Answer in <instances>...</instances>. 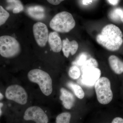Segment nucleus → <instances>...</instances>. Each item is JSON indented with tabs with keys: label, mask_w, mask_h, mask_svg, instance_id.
I'll return each mask as SVG.
<instances>
[{
	"label": "nucleus",
	"mask_w": 123,
	"mask_h": 123,
	"mask_svg": "<svg viewBox=\"0 0 123 123\" xmlns=\"http://www.w3.org/2000/svg\"><path fill=\"white\" fill-rule=\"evenodd\" d=\"M111 123H123V118L120 117H116Z\"/></svg>",
	"instance_id": "24"
},
{
	"label": "nucleus",
	"mask_w": 123,
	"mask_h": 123,
	"mask_svg": "<svg viewBox=\"0 0 123 123\" xmlns=\"http://www.w3.org/2000/svg\"><path fill=\"white\" fill-rule=\"evenodd\" d=\"M44 9L40 6H30L27 9V13L31 17L37 20H41L45 17Z\"/></svg>",
	"instance_id": "13"
},
{
	"label": "nucleus",
	"mask_w": 123,
	"mask_h": 123,
	"mask_svg": "<svg viewBox=\"0 0 123 123\" xmlns=\"http://www.w3.org/2000/svg\"><path fill=\"white\" fill-rule=\"evenodd\" d=\"M82 82L86 85L91 86L94 85L101 77V70L98 68L88 69L82 72Z\"/></svg>",
	"instance_id": "9"
},
{
	"label": "nucleus",
	"mask_w": 123,
	"mask_h": 123,
	"mask_svg": "<svg viewBox=\"0 0 123 123\" xmlns=\"http://www.w3.org/2000/svg\"><path fill=\"white\" fill-rule=\"evenodd\" d=\"M75 21L70 13L63 11L57 14L50 23V27L53 30L60 33H68L75 27Z\"/></svg>",
	"instance_id": "2"
},
{
	"label": "nucleus",
	"mask_w": 123,
	"mask_h": 123,
	"mask_svg": "<svg viewBox=\"0 0 123 123\" xmlns=\"http://www.w3.org/2000/svg\"><path fill=\"white\" fill-rule=\"evenodd\" d=\"M8 6L6 10H12L13 13H18L24 10V7L20 0H6Z\"/></svg>",
	"instance_id": "15"
},
{
	"label": "nucleus",
	"mask_w": 123,
	"mask_h": 123,
	"mask_svg": "<svg viewBox=\"0 0 123 123\" xmlns=\"http://www.w3.org/2000/svg\"><path fill=\"white\" fill-rule=\"evenodd\" d=\"M68 86L78 98L80 99L84 98L85 95V92L80 86L72 82H68Z\"/></svg>",
	"instance_id": "17"
},
{
	"label": "nucleus",
	"mask_w": 123,
	"mask_h": 123,
	"mask_svg": "<svg viewBox=\"0 0 123 123\" xmlns=\"http://www.w3.org/2000/svg\"><path fill=\"white\" fill-rule=\"evenodd\" d=\"M3 104L2 103H0V117L1 116L2 114V111H1V108L3 107Z\"/></svg>",
	"instance_id": "27"
},
{
	"label": "nucleus",
	"mask_w": 123,
	"mask_h": 123,
	"mask_svg": "<svg viewBox=\"0 0 123 123\" xmlns=\"http://www.w3.org/2000/svg\"><path fill=\"white\" fill-rule=\"evenodd\" d=\"M9 16V13L0 6V26L5 23Z\"/></svg>",
	"instance_id": "21"
},
{
	"label": "nucleus",
	"mask_w": 123,
	"mask_h": 123,
	"mask_svg": "<svg viewBox=\"0 0 123 123\" xmlns=\"http://www.w3.org/2000/svg\"><path fill=\"white\" fill-rule=\"evenodd\" d=\"M81 75L80 71L77 66L73 65L68 71L69 76L73 79H78Z\"/></svg>",
	"instance_id": "20"
},
{
	"label": "nucleus",
	"mask_w": 123,
	"mask_h": 123,
	"mask_svg": "<svg viewBox=\"0 0 123 123\" xmlns=\"http://www.w3.org/2000/svg\"><path fill=\"white\" fill-rule=\"evenodd\" d=\"M20 43L15 38L8 35L0 37V54L5 58L15 57L21 52Z\"/></svg>",
	"instance_id": "4"
},
{
	"label": "nucleus",
	"mask_w": 123,
	"mask_h": 123,
	"mask_svg": "<svg viewBox=\"0 0 123 123\" xmlns=\"http://www.w3.org/2000/svg\"><path fill=\"white\" fill-rule=\"evenodd\" d=\"M94 85L97 99L99 103L106 105L111 102L113 93L109 79L106 77H100Z\"/></svg>",
	"instance_id": "5"
},
{
	"label": "nucleus",
	"mask_w": 123,
	"mask_h": 123,
	"mask_svg": "<svg viewBox=\"0 0 123 123\" xmlns=\"http://www.w3.org/2000/svg\"><path fill=\"white\" fill-rule=\"evenodd\" d=\"M121 22H123V17H122V18H121Z\"/></svg>",
	"instance_id": "29"
},
{
	"label": "nucleus",
	"mask_w": 123,
	"mask_h": 123,
	"mask_svg": "<svg viewBox=\"0 0 123 123\" xmlns=\"http://www.w3.org/2000/svg\"><path fill=\"white\" fill-rule=\"evenodd\" d=\"M23 118L26 121L32 120L36 123H48V117L41 108L37 106L27 108L24 113Z\"/></svg>",
	"instance_id": "7"
},
{
	"label": "nucleus",
	"mask_w": 123,
	"mask_h": 123,
	"mask_svg": "<svg viewBox=\"0 0 123 123\" xmlns=\"http://www.w3.org/2000/svg\"><path fill=\"white\" fill-rule=\"evenodd\" d=\"M78 43L76 40L70 41L69 40L66 38L62 42V49L63 53L65 57L68 58L70 53L71 55H75L78 49Z\"/></svg>",
	"instance_id": "11"
},
{
	"label": "nucleus",
	"mask_w": 123,
	"mask_h": 123,
	"mask_svg": "<svg viewBox=\"0 0 123 123\" xmlns=\"http://www.w3.org/2000/svg\"><path fill=\"white\" fill-rule=\"evenodd\" d=\"M123 34L118 26L113 24L107 25L102 30L101 34L97 35L96 40L107 50H118L123 43Z\"/></svg>",
	"instance_id": "1"
},
{
	"label": "nucleus",
	"mask_w": 123,
	"mask_h": 123,
	"mask_svg": "<svg viewBox=\"0 0 123 123\" xmlns=\"http://www.w3.org/2000/svg\"><path fill=\"white\" fill-rule=\"evenodd\" d=\"M98 63L97 60L93 58H90L86 60L84 64L82 66L81 70L84 71L88 69L98 68Z\"/></svg>",
	"instance_id": "18"
},
{
	"label": "nucleus",
	"mask_w": 123,
	"mask_h": 123,
	"mask_svg": "<svg viewBox=\"0 0 123 123\" xmlns=\"http://www.w3.org/2000/svg\"><path fill=\"white\" fill-rule=\"evenodd\" d=\"M6 98L15 102L25 105L27 102V93L25 89L18 85H12L7 88L5 92Z\"/></svg>",
	"instance_id": "6"
},
{
	"label": "nucleus",
	"mask_w": 123,
	"mask_h": 123,
	"mask_svg": "<svg viewBox=\"0 0 123 123\" xmlns=\"http://www.w3.org/2000/svg\"><path fill=\"white\" fill-rule=\"evenodd\" d=\"M48 42L51 49L54 52L58 53L61 51L62 49V41L57 32L53 31L49 34Z\"/></svg>",
	"instance_id": "12"
},
{
	"label": "nucleus",
	"mask_w": 123,
	"mask_h": 123,
	"mask_svg": "<svg viewBox=\"0 0 123 123\" xmlns=\"http://www.w3.org/2000/svg\"><path fill=\"white\" fill-rule=\"evenodd\" d=\"M87 55L85 53H82L79 55L76 59L73 62V65L82 66L87 60Z\"/></svg>",
	"instance_id": "22"
},
{
	"label": "nucleus",
	"mask_w": 123,
	"mask_h": 123,
	"mask_svg": "<svg viewBox=\"0 0 123 123\" xmlns=\"http://www.w3.org/2000/svg\"><path fill=\"white\" fill-rule=\"evenodd\" d=\"M49 3L54 5H57L59 4L64 0H47Z\"/></svg>",
	"instance_id": "23"
},
{
	"label": "nucleus",
	"mask_w": 123,
	"mask_h": 123,
	"mask_svg": "<svg viewBox=\"0 0 123 123\" xmlns=\"http://www.w3.org/2000/svg\"><path fill=\"white\" fill-rule=\"evenodd\" d=\"M123 15V9L121 8H116L110 11L109 18L113 21L116 22H121V18Z\"/></svg>",
	"instance_id": "16"
},
{
	"label": "nucleus",
	"mask_w": 123,
	"mask_h": 123,
	"mask_svg": "<svg viewBox=\"0 0 123 123\" xmlns=\"http://www.w3.org/2000/svg\"><path fill=\"white\" fill-rule=\"evenodd\" d=\"M71 118V115L69 112H62L56 117V123H70Z\"/></svg>",
	"instance_id": "19"
},
{
	"label": "nucleus",
	"mask_w": 123,
	"mask_h": 123,
	"mask_svg": "<svg viewBox=\"0 0 123 123\" xmlns=\"http://www.w3.org/2000/svg\"><path fill=\"white\" fill-rule=\"evenodd\" d=\"M33 31L35 38L40 47H45L48 41V30L44 23L38 22L34 24Z\"/></svg>",
	"instance_id": "8"
},
{
	"label": "nucleus",
	"mask_w": 123,
	"mask_h": 123,
	"mask_svg": "<svg viewBox=\"0 0 123 123\" xmlns=\"http://www.w3.org/2000/svg\"><path fill=\"white\" fill-rule=\"evenodd\" d=\"M60 92L61 94L60 99L62 102L64 107L68 110L71 109L75 104V99L74 95L64 88L61 89Z\"/></svg>",
	"instance_id": "10"
},
{
	"label": "nucleus",
	"mask_w": 123,
	"mask_h": 123,
	"mask_svg": "<svg viewBox=\"0 0 123 123\" xmlns=\"http://www.w3.org/2000/svg\"><path fill=\"white\" fill-rule=\"evenodd\" d=\"M93 0H82V4L84 5H87L90 4Z\"/></svg>",
	"instance_id": "26"
},
{
	"label": "nucleus",
	"mask_w": 123,
	"mask_h": 123,
	"mask_svg": "<svg viewBox=\"0 0 123 123\" xmlns=\"http://www.w3.org/2000/svg\"><path fill=\"white\" fill-rule=\"evenodd\" d=\"M111 68L116 74H121L123 73V62L115 55H111L108 58Z\"/></svg>",
	"instance_id": "14"
},
{
	"label": "nucleus",
	"mask_w": 123,
	"mask_h": 123,
	"mask_svg": "<svg viewBox=\"0 0 123 123\" xmlns=\"http://www.w3.org/2000/svg\"><path fill=\"white\" fill-rule=\"evenodd\" d=\"M3 98H4V95L0 92V100L3 99Z\"/></svg>",
	"instance_id": "28"
},
{
	"label": "nucleus",
	"mask_w": 123,
	"mask_h": 123,
	"mask_svg": "<svg viewBox=\"0 0 123 123\" xmlns=\"http://www.w3.org/2000/svg\"><path fill=\"white\" fill-rule=\"evenodd\" d=\"M110 4L113 6L116 5L118 4L120 0H107Z\"/></svg>",
	"instance_id": "25"
},
{
	"label": "nucleus",
	"mask_w": 123,
	"mask_h": 123,
	"mask_svg": "<svg viewBox=\"0 0 123 123\" xmlns=\"http://www.w3.org/2000/svg\"><path fill=\"white\" fill-rule=\"evenodd\" d=\"M31 81L39 86L42 92L46 96H49L52 92V80L48 73L38 69H32L28 73Z\"/></svg>",
	"instance_id": "3"
}]
</instances>
